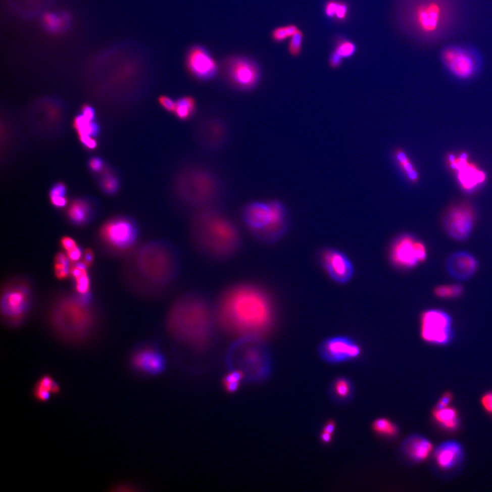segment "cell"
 <instances>
[{"instance_id":"cell-1","label":"cell","mask_w":492,"mask_h":492,"mask_svg":"<svg viewBox=\"0 0 492 492\" xmlns=\"http://www.w3.org/2000/svg\"><path fill=\"white\" fill-rule=\"evenodd\" d=\"M218 326L240 337L262 338L274 322L270 296L257 284L242 282L224 290L216 307Z\"/></svg>"},{"instance_id":"cell-2","label":"cell","mask_w":492,"mask_h":492,"mask_svg":"<svg viewBox=\"0 0 492 492\" xmlns=\"http://www.w3.org/2000/svg\"><path fill=\"white\" fill-rule=\"evenodd\" d=\"M463 19L461 0H399L395 8L397 26L422 44L450 37L460 28Z\"/></svg>"},{"instance_id":"cell-3","label":"cell","mask_w":492,"mask_h":492,"mask_svg":"<svg viewBox=\"0 0 492 492\" xmlns=\"http://www.w3.org/2000/svg\"><path fill=\"white\" fill-rule=\"evenodd\" d=\"M216 325L215 307L196 292H186L177 298L166 317L170 336L179 343L195 349L208 346Z\"/></svg>"},{"instance_id":"cell-4","label":"cell","mask_w":492,"mask_h":492,"mask_svg":"<svg viewBox=\"0 0 492 492\" xmlns=\"http://www.w3.org/2000/svg\"><path fill=\"white\" fill-rule=\"evenodd\" d=\"M189 237L198 251L214 260H228L241 249V235L237 225L213 207L198 211L193 216Z\"/></svg>"},{"instance_id":"cell-5","label":"cell","mask_w":492,"mask_h":492,"mask_svg":"<svg viewBox=\"0 0 492 492\" xmlns=\"http://www.w3.org/2000/svg\"><path fill=\"white\" fill-rule=\"evenodd\" d=\"M176 197L186 206L198 211L210 208L222 195V184L216 174L201 166H187L176 176Z\"/></svg>"},{"instance_id":"cell-6","label":"cell","mask_w":492,"mask_h":492,"mask_svg":"<svg viewBox=\"0 0 492 492\" xmlns=\"http://www.w3.org/2000/svg\"><path fill=\"white\" fill-rule=\"evenodd\" d=\"M137 265L147 283L158 290L166 289L175 282L179 274V254L169 242H151L139 252Z\"/></svg>"},{"instance_id":"cell-7","label":"cell","mask_w":492,"mask_h":492,"mask_svg":"<svg viewBox=\"0 0 492 492\" xmlns=\"http://www.w3.org/2000/svg\"><path fill=\"white\" fill-rule=\"evenodd\" d=\"M242 217L253 235L264 243L278 241L287 230V213L278 201L250 203L244 207Z\"/></svg>"},{"instance_id":"cell-8","label":"cell","mask_w":492,"mask_h":492,"mask_svg":"<svg viewBox=\"0 0 492 492\" xmlns=\"http://www.w3.org/2000/svg\"><path fill=\"white\" fill-rule=\"evenodd\" d=\"M439 58L447 72L459 80L474 78L479 74L483 66L481 52L468 44H449L441 50Z\"/></svg>"},{"instance_id":"cell-9","label":"cell","mask_w":492,"mask_h":492,"mask_svg":"<svg viewBox=\"0 0 492 492\" xmlns=\"http://www.w3.org/2000/svg\"><path fill=\"white\" fill-rule=\"evenodd\" d=\"M87 304L81 298H69L54 309V325L65 338L76 340L88 332L92 319Z\"/></svg>"},{"instance_id":"cell-10","label":"cell","mask_w":492,"mask_h":492,"mask_svg":"<svg viewBox=\"0 0 492 492\" xmlns=\"http://www.w3.org/2000/svg\"><path fill=\"white\" fill-rule=\"evenodd\" d=\"M220 72L232 88L242 92L257 88L262 78V70L255 59L244 54H230L220 63Z\"/></svg>"},{"instance_id":"cell-11","label":"cell","mask_w":492,"mask_h":492,"mask_svg":"<svg viewBox=\"0 0 492 492\" xmlns=\"http://www.w3.org/2000/svg\"><path fill=\"white\" fill-rule=\"evenodd\" d=\"M420 336L433 346H447L454 336L453 319L448 312L440 309L425 310L420 317Z\"/></svg>"},{"instance_id":"cell-12","label":"cell","mask_w":492,"mask_h":492,"mask_svg":"<svg viewBox=\"0 0 492 492\" xmlns=\"http://www.w3.org/2000/svg\"><path fill=\"white\" fill-rule=\"evenodd\" d=\"M390 256L395 267L410 270L425 262L428 250L426 244L416 235L404 233L393 241Z\"/></svg>"},{"instance_id":"cell-13","label":"cell","mask_w":492,"mask_h":492,"mask_svg":"<svg viewBox=\"0 0 492 492\" xmlns=\"http://www.w3.org/2000/svg\"><path fill=\"white\" fill-rule=\"evenodd\" d=\"M476 219L475 209L470 203H455L443 215V228L451 239L465 241L472 235Z\"/></svg>"},{"instance_id":"cell-14","label":"cell","mask_w":492,"mask_h":492,"mask_svg":"<svg viewBox=\"0 0 492 492\" xmlns=\"http://www.w3.org/2000/svg\"><path fill=\"white\" fill-rule=\"evenodd\" d=\"M184 67L193 79L203 82L213 80L220 72V63L206 46L200 44H192L187 50Z\"/></svg>"},{"instance_id":"cell-15","label":"cell","mask_w":492,"mask_h":492,"mask_svg":"<svg viewBox=\"0 0 492 492\" xmlns=\"http://www.w3.org/2000/svg\"><path fill=\"white\" fill-rule=\"evenodd\" d=\"M447 160L449 167L456 173L459 184L466 192H473L485 181V172L468 162V156L465 153L458 157L449 155Z\"/></svg>"},{"instance_id":"cell-16","label":"cell","mask_w":492,"mask_h":492,"mask_svg":"<svg viewBox=\"0 0 492 492\" xmlns=\"http://www.w3.org/2000/svg\"><path fill=\"white\" fill-rule=\"evenodd\" d=\"M101 235L110 245L118 249H125L136 241L137 230L135 224L131 220L114 219L103 226Z\"/></svg>"},{"instance_id":"cell-17","label":"cell","mask_w":492,"mask_h":492,"mask_svg":"<svg viewBox=\"0 0 492 492\" xmlns=\"http://www.w3.org/2000/svg\"><path fill=\"white\" fill-rule=\"evenodd\" d=\"M195 136L198 142L203 148L210 151L218 150L227 142V125L220 118H208L202 120L196 128Z\"/></svg>"},{"instance_id":"cell-18","label":"cell","mask_w":492,"mask_h":492,"mask_svg":"<svg viewBox=\"0 0 492 492\" xmlns=\"http://www.w3.org/2000/svg\"><path fill=\"white\" fill-rule=\"evenodd\" d=\"M321 262L327 274L336 283H348L353 278L354 266L350 258L336 249H326L321 256Z\"/></svg>"},{"instance_id":"cell-19","label":"cell","mask_w":492,"mask_h":492,"mask_svg":"<svg viewBox=\"0 0 492 492\" xmlns=\"http://www.w3.org/2000/svg\"><path fill=\"white\" fill-rule=\"evenodd\" d=\"M321 356L331 362H342L356 359L361 354L359 345L351 338L344 336H333L321 344Z\"/></svg>"},{"instance_id":"cell-20","label":"cell","mask_w":492,"mask_h":492,"mask_svg":"<svg viewBox=\"0 0 492 492\" xmlns=\"http://www.w3.org/2000/svg\"><path fill=\"white\" fill-rule=\"evenodd\" d=\"M445 267L451 278L464 281L475 275L478 269V261L471 253L459 251L449 256Z\"/></svg>"},{"instance_id":"cell-21","label":"cell","mask_w":492,"mask_h":492,"mask_svg":"<svg viewBox=\"0 0 492 492\" xmlns=\"http://www.w3.org/2000/svg\"><path fill=\"white\" fill-rule=\"evenodd\" d=\"M29 292L22 286L12 287L5 292L2 300V309L7 318H21L28 310Z\"/></svg>"},{"instance_id":"cell-22","label":"cell","mask_w":492,"mask_h":492,"mask_svg":"<svg viewBox=\"0 0 492 492\" xmlns=\"http://www.w3.org/2000/svg\"><path fill=\"white\" fill-rule=\"evenodd\" d=\"M131 364L137 371L150 375H156L164 370L165 360L158 350L152 348H146L137 351L133 356Z\"/></svg>"},{"instance_id":"cell-23","label":"cell","mask_w":492,"mask_h":492,"mask_svg":"<svg viewBox=\"0 0 492 492\" xmlns=\"http://www.w3.org/2000/svg\"><path fill=\"white\" fill-rule=\"evenodd\" d=\"M434 458L437 466L441 470H451L462 462L464 449L458 441H445L435 449Z\"/></svg>"},{"instance_id":"cell-24","label":"cell","mask_w":492,"mask_h":492,"mask_svg":"<svg viewBox=\"0 0 492 492\" xmlns=\"http://www.w3.org/2000/svg\"><path fill=\"white\" fill-rule=\"evenodd\" d=\"M431 441L420 435H413L405 440L403 449L405 454L414 462H422L427 460L433 451Z\"/></svg>"},{"instance_id":"cell-25","label":"cell","mask_w":492,"mask_h":492,"mask_svg":"<svg viewBox=\"0 0 492 492\" xmlns=\"http://www.w3.org/2000/svg\"><path fill=\"white\" fill-rule=\"evenodd\" d=\"M433 420L443 429L448 431H455L460 425V414L458 410L453 407L444 408H435L432 412Z\"/></svg>"},{"instance_id":"cell-26","label":"cell","mask_w":492,"mask_h":492,"mask_svg":"<svg viewBox=\"0 0 492 492\" xmlns=\"http://www.w3.org/2000/svg\"><path fill=\"white\" fill-rule=\"evenodd\" d=\"M71 21V16L65 13H46L43 15L42 23L44 28L51 34L65 32Z\"/></svg>"},{"instance_id":"cell-27","label":"cell","mask_w":492,"mask_h":492,"mask_svg":"<svg viewBox=\"0 0 492 492\" xmlns=\"http://www.w3.org/2000/svg\"><path fill=\"white\" fill-rule=\"evenodd\" d=\"M350 6L342 0H327L323 7V13L327 19L335 22H346L350 15Z\"/></svg>"},{"instance_id":"cell-28","label":"cell","mask_w":492,"mask_h":492,"mask_svg":"<svg viewBox=\"0 0 492 492\" xmlns=\"http://www.w3.org/2000/svg\"><path fill=\"white\" fill-rule=\"evenodd\" d=\"M67 215L73 223L84 224L88 221L90 215V205L83 199H76L70 205Z\"/></svg>"},{"instance_id":"cell-29","label":"cell","mask_w":492,"mask_h":492,"mask_svg":"<svg viewBox=\"0 0 492 492\" xmlns=\"http://www.w3.org/2000/svg\"><path fill=\"white\" fill-rule=\"evenodd\" d=\"M196 111V102L193 96L185 95L176 100L174 115L180 121H188Z\"/></svg>"},{"instance_id":"cell-30","label":"cell","mask_w":492,"mask_h":492,"mask_svg":"<svg viewBox=\"0 0 492 492\" xmlns=\"http://www.w3.org/2000/svg\"><path fill=\"white\" fill-rule=\"evenodd\" d=\"M395 160L397 164L400 166L401 170L406 176L408 181L412 183H416L419 180V176L417 170L414 167L411 160L407 156L406 152L402 149H397L394 152Z\"/></svg>"},{"instance_id":"cell-31","label":"cell","mask_w":492,"mask_h":492,"mask_svg":"<svg viewBox=\"0 0 492 492\" xmlns=\"http://www.w3.org/2000/svg\"><path fill=\"white\" fill-rule=\"evenodd\" d=\"M88 266L86 263H77L71 269V274L76 282V290L79 295L88 293L90 289V280L87 272Z\"/></svg>"},{"instance_id":"cell-32","label":"cell","mask_w":492,"mask_h":492,"mask_svg":"<svg viewBox=\"0 0 492 492\" xmlns=\"http://www.w3.org/2000/svg\"><path fill=\"white\" fill-rule=\"evenodd\" d=\"M75 130L79 137H95L100 132V127L94 121H90L82 114L77 116L73 123Z\"/></svg>"},{"instance_id":"cell-33","label":"cell","mask_w":492,"mask_h":492,"mask_svg":"<svg viewBox=\"0 0 492 492\" xmlns=\"http://www.w3.org/2000/svg\"><path fill=\"white\" fill-rule=\"evenodd\" d=\"M433 292L440 299L455 300L464 295V288L459 284H445L437 286Z\"/></svg>"},{"instance_id":"cell-34","label":"cell","mask_w":492,"mask_h":492,"mask_svg":"<svg viewBox=\"0 0 492 492\" xmlns=\"http://www.w3.org/2000/svg\"><path fill=\"white\" fill-rule=\"evenodd\" d=\"M333 51L341 56L343 59H350L355 56L357 52V46L355 42L344 36H338L334 41Z\"/></svg>"},{"instance_id":"cell-35","label":"cell","mask_w":492,"mask_h":492,"mask_svg":"<svg viewBox=\"0 0 492 492\" xmlns=\"http://www.w3.org/2000/svg\"><path fill=\"white\" fill-rule=\"evenodd\" d=\"M372 429L377 434L384 437H392L399 433V428L396 424L385 418H379L374 420Z\"/></svg>"},{"instance_id":"cell-36","label":"cell","mask_w":492,"mask_h":492,"mask_svg":"<svg viewBox=\"0 0 492 492\" xmlns=\"http://www.w3.org/2000/svg\"><path fill=\"white\" fill-rule=\"evenodd\" d=\"M297 25L288 24L286 26L276 27L271 32V38L275 43H282L300 31Z\"/></svg>"},{"instance_id":"cell-37","label":"cell","mask_w":492,"mask_h":492,"mask_svg":"<svg viewBox=\"0 0 492 492\" xmlns=\"http://www.w3.org/2000/svg\"><path fill=\"white\" fill-rule=\"evenodd\" d=\"M67 187L63 183H56L50 192V201L52 205L57 208H63L67 204Z\"/></svg>"},{"instance_id":"cell-38","label":"cell","mask_w":492,"mask_h":492,"mask_svg":"<svg viewBox=\"0 0 492 492\" xmlns=\"http://www.w3.org/2000/svg\"><path fill=\"white\" fill-rule=\"evenodd\" d=\"M70 259L68 256L63 253H58L55 258V274L60 280L67 278L71 274Z\"/></svg>"},{"instance_id":"cell-39","label":"cell","mask_w":492,"mask_h":492,"mask_svg":"<svg viewBox=\"0 0 492 492\" xmlns=\"http://www.w3.org/2000/svg\"><path fill=\"white\" fill-rule=\"evenodd\" d=\"M304 38V32L301 30L290 38L287 46L288 53L293 58L301 55Z\"/></svg>"},{"instance_id":"cell-40","label":"cell","mask_w":492,"mask_h":492,"mask_svg":"<svg viewBox=\"0 0 492 492\" xmlns=\"http://www.w3.org/2000/svg\"><path fill=\"white\" fill-rule=\"evenodd\" d=\"M103 190L108 194H113L116 193L119 187V182L117 178L111 172L108 171L105 172L102 181H101Z\"/></svg>"},{"instance_id":"cell-41","label":"cell","mask_w":492,"mask_h":492,"mask_svg":"<svg viewBox=\"0 0 492 492\" xmlns=\"http://www.w3.org/2000/svg\"><path fill=\"white\" fill-rule=\"evenodd\" d=\"M243 374L241 371L232 372L228 374L227 376L224 379V386L226 390L229 392H234L239 388L240 381H241Z\"/></svg>"},{"instance_id":"cell-42","label":"cell","mask_w":492,"mask_h":492,"mask_svg":"<svg viewBox=\"0 0 492 492\" xmlns=\"http://www.w3.org/2000/svg\"><path fill=\"white\" fill-rule=\"evenodd\" d=\"M334 392L340 399H346L351 392L350 381L346 378H339L334 383Z\"/></svg>"},{"instance_id":"cell-43","label":"cell","mask_w":492,"mask_h":492,"mask_svg":"<svg viewBox=\"0 0 492 492\" xmlns=\"http://www.w3.org/2000/svg\"><path fill=\"white\" fill-rule=\"evenodd\" d=\"M37 383L45 388L46 390H49L52 394H57L61 390L59 385L49 375H44V376L42 377Z\"/></svg>"},{"instance_id":"cell-44","label":"cell","mask_w":492,"mask_h":492,"mask_svg":"<svg viewBox=\"0 0 492 492\" xmlns=\"http://www.w3.org/2000/svg\"><path fill=\"white\" fill-rule=\"evenodd\" d=\"M159 104L166 111L174 113L176 108V100L166 95L160 96L158 99Z\"/></svg>"},{"instance_id":"cell-45","label":"cell","mask_w":492,"mask_h":492,"mask_svg":"<svg viewBox=\"0 0 492 492\" xmlns=\"http://www.w3.org/2000/svg\"><path fill=\"white\" fill-rule=\"evenodd\" d=\"M51 395L52 393L49 390H46L45 388L38 384V383L35 385L34 395L35 398L40 401V402H46V401L49 400Z\"/></svg>"},{"instance_id":"cell-46","label":"cell","mask_w":492,"mask_h":492,"mask_svg":"<svg viewBox=\"0 0 492 492\" xmlns=\"http://www.w3.org/2000/svg\"><path fill=\"white\" fill-rule=\"evenodd\" d=\"M344 59L336 54V52L332 51L331 52L330 56H329L328 58V64L329 66L331 69H338L339 68L341 67L342 63H343Z\"/></svg>"},{"instance_id":"cell-47","label":"cell","mask_w":492,"mask_h":492,"mask_svg":"<svg viewBox=\"0 0 492 492\" xmlns=\"http://www.w3.org/2000/svg\"><path fill=\"white\" fill-rule=\"evenodd\" d=\"M481 404L487 413L492 416V391L486 392L482 396Z\"/></svg>"},{"instance_id":"cell-48","label":"cell","mask_w":492,"mask_h":492,"mask_svg":"<svg viewBox=\"0 0 492 492\" xmlns=\"http://www.w3.org/2000/svg\"><path fill=\"white\" fill-rule=\"evenodd\" d=\"M89 168L94 172H101L104 171V163L102 159L99 158H93L89 161Z\"/></svg>"},{"instance_id":"cell-49","label":"cell","mask_w":492,"mask_h":492,"mask_svg":"<svg viewBox=\"0 0 492 492\" xmlns=\"http://www.w3.org/2000/svg\"><path fill=\"white\" fill-rule=\"evenodd\" d=\"M453 399V396L452 393L450 392H445V394L442 395V396L439 399L438 402L435 406V408H446V407L449 406L451 403L452 402Z\"/></svg>"},{"instance_id":"cell-50","label":"cell","mask_w":492,"mask_h":492,"mask_svg":"<svg viewBox=\"0 0 492 492\" xmlns=\"http://www.w3.org/2000/svg\"><path fill=\"white\" fill-rule=\"evenodd\" d=\"M61 244L65 251L69 252L77 247V244L74 239L69 237H65L61 239Z\"/></svg>"},{"instance_id":"cell-51","label":"cell","mask_w":492,"mask_h":492,"mask_svg":"<svg viewBox=\"0 0 492 492\" xmlns=\"http://www.w3.org/2000/svg\"><path fill=\"white\" fill-rule=\"evenodd\" d=\"M79 140L81 142V144L86 146L87 149H90V150H93L96 148L97 146V143H96L95 139L93 138L92 137L90 136H83L79 137Z\"/></svg>"},{"instance_id":"cell-52","label":"cell","mask_w":492,"mask_h":492,"mask_svg":"<svg viewBox=\"0 0 492 492\" xmlns=\"http://www.w3.org/2000/svg\"><path fill=\"white\" fill-rule=\"evenodd\" d=\"M67 256L70 261H72V262H77L80 260L81 257H82V251H81L80 248L77 246L72 251L68 252Z\"/></svg>"},{"instance_id":"cell-53","label":"cell","mask_w":492,"mask_h":492,"mask_svg":"<svg viewBox=\"0 0 492 492\" xmlns=\"http://www.w3.org/2000/svg\"><path fill=\"white\" fill-rule=\"evenodd\" d=\"M81 114L90 121H94L95 119V113L94 110L91 106L88 105H84L81 110Z\"/></svg>"},{"instance_id":"cell-54","label":"cell","mask_w":492,"mask_h":492,"mask_svg":"<svg viewBox=\"0 0 492 492\" xmlns=\"http://www.w3.org/2000/svg\"><path fill=\"white\" fill-rule=\"evenodd\" d=\"M335 429H336V423H335V422L333 421V420H329L324 425L322 431L326 432V433L333 435V433H334Z\"/></svg>"},{"instance_id":"cell-55","label":"cell","mask_w":492,"mask_h":492,"mask_svg":"<svg viewBox=\"0 0 492 492\" xmlns=\"http://www.w3.org/2000/svg\"><path fill=\"white\" fill-rule=\"evenodd\" d=\"M84 263H86L87 266H90L92 265L93 260H94V255H93V252L90 249L86 250L85 251L84 255Z\"/></svg>"},{"instance_id":"cell-56","label":"cell","mask_w":492,"mask_h":492,"mask_svg":"<svg viewBox=\"0 0 492 492\" xmlns=\"http://www.w3.org/2000/svg\"><path fill=\"white\" fill-rule=\"evenodd\" d=\"M320 438L322 442L329 444L332 441V435L330 434V433H326V432L322 431V433H321Z\"/></svg>"}]
</instances>
